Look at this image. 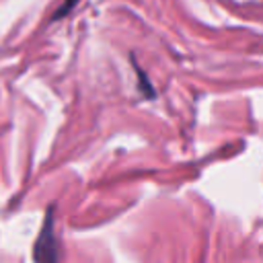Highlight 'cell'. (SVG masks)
I'll use <instances>...</instances> for the list:
<instances>
[{"mask_svg": "<svg viewBox=\"0 0 263 263\" xmlns=\"http://www.w3.org/2000/svg\"><path fill=\"white\" fill-rule=\"evenodd\" d=\"M35 261L37 263H58V242H55V234H53L51 210L47 212L43 230L39 232V238L35 245Z\"/></svg>", "mask_w": 263, "mask_h": 263, "instance_id": "obj_1", "label": "cell"}, {"mask_svg": "<svg viewBox=\"0 0 263 263\" xmlns=\"http://www.w3.org/2000/svg\"><path fill=\"white\" fill-rule=\"evenodd\" d=\"M76 2H78V0H64V4L60 6V10L55 12V16H64L66 12H70V10L74 8V4H76Z\"/></svg>", "mask_w": 263, "mask_h": 263, "instance_id": "obj_2", "label": "cell"}]
</instances>
